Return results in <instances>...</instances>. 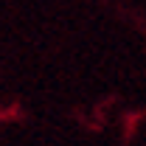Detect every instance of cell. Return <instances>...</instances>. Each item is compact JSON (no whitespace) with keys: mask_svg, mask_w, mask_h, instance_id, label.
Here are the masks:
<instances>
[]
</instances>
